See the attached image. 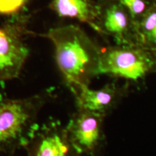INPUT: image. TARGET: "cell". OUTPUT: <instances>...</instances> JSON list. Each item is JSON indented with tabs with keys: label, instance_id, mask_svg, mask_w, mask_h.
I'll return each mask as SVG.
<instances>
[{
	"label": "cell",
	"instance_id": "obj_1",
	"mask_svg": "<svg viewBox=\"0 0 156 156\" xmlns=\"http://www.w3.org/2000/svg\"><path fill=\"white\" fill-rule=\"evenodd\" d=\"M46 36L54 45L58 67L74 95L101 75V49L80 28L58 27L49 30Z\"/></svg>",
	"mask_w": 156,
	"mask_h": 156
},
{
	"label": "cell",
	"instance_id": "obj_2",
	"mask_svg": "<svg viewBox=\"0 0 156 156\" xmlns=\"http://www.w3.org/2000/svg\"><path fill=\"white\" fill-rule=\"evenodd\" d=\"M55 97L54 87L25 98H9L0 93V153L12 156L27 145L39 126L41 110Z\"/></svg>",
	"mask_w": 156,
	"mask_h": 156
},
{
	"label": "cell",
	"instance_id": "obj_3",
	"mask_svg": "<svg viewBox=\"0 0 156 156\" xmlns=\"http://www.w3.org/2000/svg\"><path fill=\"white\" fill-rule=\"evenodd\" d=\"M100 71L101 75L138 85L156 73V56L140 45H115L101 49Z\"/></svg>",
	"mask_w": 156,
	"mask_h": 156
},
{
	"label": "cell",
	"instance_id": "obj_4",
	"mask_svg": "<svg viewBox=\"0 0 156 156\" xmlns=\"http://www.w3.org/2000/svg\"><path fill=\"white\" fill-rule=\"evenodd\" d=\"M106 116L77 108L66 126L68 136L80 153L98 156L106 142L103 122Z\"/></svg>",
	"mask_w": 156,
	"mask_h": 156
},
{
	"label": "cell",
	"instance_id": "obj_5",
	"mask_svg": "<svg viewBox=\"0 0 156 156\" xmlns=\"http://www.w3.org/2000/svg\"><path fill=\"white\" fill-rule=\"evenodd\" d=\"M95 30L114 39L116 45H139L136 23L118 0H101Z\"/></svg>",
	"mask_w": 156,
	"mask_h": 156
},
{
	"label": "cell",
	"instance_id": "obj_6",
	"mask_svg": "<svg viewBox=\"0 0 156 156\" xmlns=\"http://www.w3.org/2000/svg\"><path fill=\"white\" fill-rule=\"evenodd\" d=\"M26 34L25 28L15 22L0 27V80H10L20 76L29 54L23 40Z\"/></svg>",
	"mask_w": 156,
	"mask_h": 156
},
{
	"label": "cell",
	"instance_id": "obj_7",
	"mask_svg": "<svg viewBox=\"0 0 156 156\" xmlns=\"http://www.w3.org/2000/svg\"><path fill=\"white\" fill-rule=\"evenodd\" d=\"M24 148L28 156H82L70 141L66 126L58 120L39 125Z\"/></svg>",
	"mask_w": 156,
	"mask_h": 156
},
{
	"label": "cell",
	"instance_id": "obj_8",
	"mask_svg": "<svg viewBox=\"0 0 156 156\" xmlns=\"http://www.w3.org/2000/svg\"><path fill=\"white\" fill-rule=\"evenodd\" d=\"M130 84L120 85L116 82L108 83L98 90L83 87L75 93L77 108L107 116L112 113L129 92Z\"/></svg>",
	"mask_w": 156,
	"mask_h": 156
},
{
	"label": "cell",
	"instance_id": "obj_9",
	"mask_svg": "<svg viewBox=\"0 0 156 156\" xmlns=\"http://www.w3.org/2000/svg\"><path fill=\"white\" fill-rule=\"evenodd\" d=\"M51 7L60 17L76 19L93 29L99 14L98 3L91 0H53Z\"/></svg>",
	"mask_w": 156,
	"mask_h": 156
},
{
	"label": "cell",
	"instance_id": "obj_10",
	"mask_svg": "<svg viewBox=\"0 0 156 156\" xmlns=\"http://www.w3.org/2000/svg\"><path fill=\"white\" fill-rule=\"evenodd\" d=\"M138 44L156 51V0L151 8L136 23Z\"/></svg>",
	"mask_w": 156,
	"mask_h": 156
},
{
	"label": "cell",
	"instance_id": "obj_11",
	"mask_svg": "<svg viewBox=\"0 0 156 156\" xmlns=\"http://www.w3.org/2000/svg\"><path fill=\"white\" fill-rule=\"evenodd\" d=\"M129 12L136 23L151 8L155 0H118Z\"/></svg>",
	"mask_w": 156,
	"mask_h": 156
},
{
	"label": "cell",
	"instance_id": "obj_12",
	"mask_svg": "<svg viewBox=\"0 0 156 156\" xmlns=\"http://www.w3.org/2000/svg\"><path fill=\"white\" fill-rule=\"evenodd\" d=\"M27 0H0V13L12 14L22 7Z\"/></svg>",
	"mask_w": 156,
	"mask_h": 156
},
{
	"label": "cell",
	"instance_id": "obj_13",
	"mask_svg": "<svg viewBox=\"0 0 156 156\" xmlns=\"http://www.w3.org/2000/svg\"><path fill=\"white\" fill-rule=\"evenodd\" d=\"M154 51V53H155V56H156V51Z\"/></svg>",
	"mask_w": 156,
	"mask_h": 156
}]
</instances>
